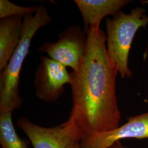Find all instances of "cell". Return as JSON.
<instances>
[{
  "mask_svg": "<svg viewBox=\"0 0 148 148\" xmlns=\"http://www.w3.org/2000/svg\"><path fill=\"white\" fill-rule=\"evenodd\" d=\"M84 55L71 73L73 106L66 125L81 140L119 127L116 80L118 70L107 52L106 35L100 27L87 31Z\"/></svg>",
  "mask_w": 148,
  "mask_h": 148,
  "instance_id": "6da1fadb",
  "label": "cell"
},
{
  "mask_svg": "<svg viewBox=\"0 0 148 148\" xmlns=\"http://www.w3.org/2000/svg\"><path fill=\"white\" fill-rule=\"evenodd\" d=\"M47 8L37 6L36 12L23 17L21 40L7 66L0 74V111H12L21 107L23 99L19 82L22 66L28 53L32 39L37 31L51 21Z\"/></svg>",
  "mask_w": 148,
  "mask_h": 148,
  "instance_id": "7a4b0ae2",
  "label": "cell"
},
{
  "mask_svg": "<svg viewBox=\"0 0 148 148\" xmlns=\"http://www.w3.org/2000/svg\"><path fill=\"white\" fill-rule=\"evenodd\" d=\"M148 25V15L140 7L130 13L120 11L106 21L107 52L123 79L132 76L128 60L133 41L138 31Z\"/></svg>",
  "mask_w": 148,
  "mask_h": 148,
  "instance_id": "3957f363",
  "label": "cell"
},
{
  "mask_svg": "<svg viewBox=\"0 0 148 148\" xmlns=\"http://www.w3.org/2000/svg\"><path fill=\"white\" fill-rule=\"evenodd\" d=\"M87 43V35L77 25L69 27L59 35L55 42H47L38 48L49 57L62 64L73 71L77 69L81 61Z\"/></svg>",
  "mask_w": 148,
  "mask_h": 148,
  "instance_id": "277c9868",
  "label": "cell"
},
{
  "mask_svg": "<svg viewBox=\"0 0 148 148\" xmlns=\"http://www.w3.org/2000/svg\"><path fill=\"white\" fill-rule=\"evenodd\" d=\"M70 83L71 74L65 66L49 57H41L34 81L39 99L47 102L58 100L65 86Z\"/></svg>",
  "mask_w": 148,
  "mask_h": 148,
  "instance_id": "5b68a950",
  "label": "cell"
},
{
  "mask_svg": "<svg viewBox=\"0 0 148 148\" xmlns=\"http://www.w3.org/2000/svg\"><path fill=\"white\" fill-rule=\"evenodd\" d=\"M17 125L27 136L33 148H76L79 143L65 122L55 127H44L23 117L18 119Z\"/></svg>",
  "mask_w": 148,
  "mask_h": 148,
  "instance_id": "8992f818",
  "label": "cell"
},
{
  "mask_svg": "<svg viewBox=\"0 0 148 148\" xmlns=\"http://www.w3.org/2000/svg\"><path fill=\"white\" fill-rule=\"evenodd\" d=\"M125 139H148V111L127 118L126 123L116 129L98 133L82 139L80 148H109Z\"/></svg>",
  "mask_w": 148,
  "mask_h": 148,
  "instance_id": "52a82bcc",
  "label": "cell"
},
{
  "mask_svg": "<svg viewBox=\"0 0 148 148\" xmlns=\"http://www.w3.org/2000/svg\"><path fill=\"white\" fill-rule=\"evenodd\" d=\"M132 1L130 0H75L81 14L87 31L93 27H100L103 18L115 16Z\"/></svg>",
  "mask_w": 148,
  "mask_h": 148,
  "instance_id": "ba28073f",
  "label": "cell"
},
{
  "mask_svg": "<svg viewBox=\"0 0 148 148\" xmlns=\"http://www.w3.org/2000/svg\"><path fill=\"white\" fill-rule=\"evenodd\" d=\"M23 16H11L0 21V71L7 66L21 40Z\"/></svg>",
  "mask_w": 148,
  "mask_h": 148,
  "instance_id": "9c48e42d",
  "label": "cell"
},
{
  "mask_svg": "<svg viewBox=\"0 0 148 148\" xmlns=\"http://www.w3.org/2000/svg\"><path fill=\"white\" fill-rule=\"evenodd\" d=\"M12 112L0 111L1 148H28V142L19 137L12 121Z\"/></svg>",
  "mask_w": 148,
  "mask_h": 148,
  "instance_id": "30bf717a",
  "label": "cell"
},
{
  "mask_svg": "<svg viewBox=\"0 0 148 148\" xmlns=\"http://www.w3.org/2000/svg\"><path fill=\"white\" fill-rule=\"evenodd\" d=\"M37 6L23 7L16 5L8 0H0V19L11 16H23L34 14Z\"/></svg>",
  "mask_w": 148,
  "mask_h": 148,
  "instance_id": "8fae6325",
  "label": "cell"
},
{
  "mask_svg": "<svg viewBox=\"0 0 148 148\" xmlns=\"http://www.w3.org/2000/svg\"><path fill=\"white\" fill-rule=\"evenodd\" d=\"M109 148H127V147L123 146L120 141L117 142L116 143L112 145H111L110 147Z\"/></svg>",
  "mask_w": 148,
  "mask_h": 148,
  "instance_id": "7c38bea8",
  "label": "cell"
},
{
  "mask_svg": "<svg viewBox=\"0 0 148 148\" xmlns=\"http://www.w3.org/2000/svg\"><path fill=\"white\" fill-rule=\"evenodd\" d=\"M141 2V3L143 5H148V0H142L140 1Z\"/></svg>",
  "mask_w": 148,
  "mask_h": 148,
  "instance_id": "4fadbf2b",
  "label": "cell"
},
{
  "mask_svg": "<svg viewBox=\"0 0 148 148\" xmlns=\"http://www.w3.org/2000/svg\"><path fill=\"white\" fill-rule=\"evenodd\" d=\"M76 148H80V146H79V143L77 145V147H76Z\"/></svg>",
  "mask_w": 148,
  "mask_h": 148,
  "instance_id": "5bb4252c",
  "label": "cell"
}]
</instances>
